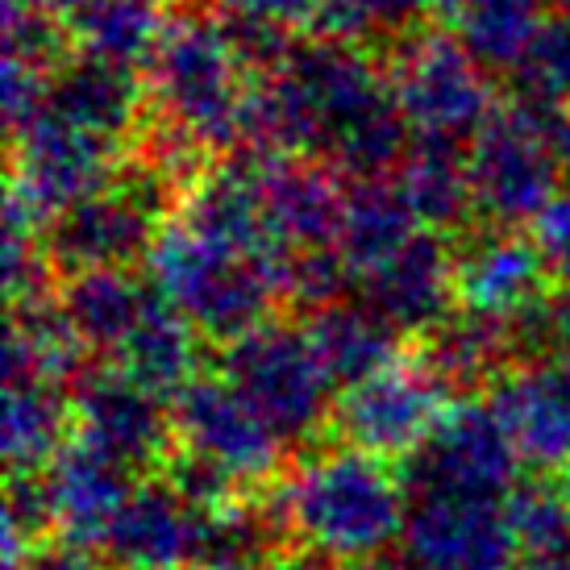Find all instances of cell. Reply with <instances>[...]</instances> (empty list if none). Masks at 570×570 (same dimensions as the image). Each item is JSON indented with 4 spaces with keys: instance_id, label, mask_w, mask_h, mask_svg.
I'll return each instance as SVG.
<instances>
[{
    "instance_id": "8fae6325",
    "label": "cell",
    "mask_w": 570,
    "mask_h": 570,
    "mask_svg": "<svg viewBox=\"0 0 570 570\" xmlns=\"http://www.w3.org/2000/svg\"><path fill=\"white\" fill-rule=\"evenodd\" d=\"M171 421L179 450L213 462L246 495L267 488L279 471L284 442L225 375H200L196 383H188L171 400Z\"/></svg>"
},
{
    "instance_id": "5b68a950",
    "label": "cell",
    "mask_w": 570,
    "mask_h": 570,
    "mask_svg": "<svg viewBox=\"0 0 570 570\" xmlns=\"http://www.w3.org/2000/svg\"><path fill=\"white\" fill-rule=\"evenodd\" d=\"M222 375L284 445H308L333 433L337 383L321 363L308 330L284 321L258 325L222 350Z\"/></svg>"
},
{
    "instance_id": "ba28073f",
    "label": "cell",
    "mask_w": 570,
    "mask_h": 570,
    "mask_svg": "<svg viewBox=\"0 0 570 570\" xmlns=\"http://www.w3.org/2000/svg\"><path fill=\"white\" fill-rule=\"evenodd\" d=\"M521 450L491 404L466 400L445 412L429 442L400 462L409 500H483L508 504L521 483Z\"/></svg>"
},
{
    "instance_id": "1f68e13d",
    "label": "cell",
    "mask_w": 570,
    "mask_h": 570,
    "mask_svg": "<svg viewBox=\"0 0 570 570\" xmlns=\"http://www.w3.org/2000/svg\"><path fill=\"white\" fill-rule=\"evenodd\" d=\"M517 96L541 105H570V17H550L524 63L512 71Z\"/></svg>"
},
{
    "instance_id": "d590c367",
    "label": "cell",
    "mask_w": 570,
    "mask_h": 570,
    "mask_svg": "<svg viewBox=\"0 0 570 570\" xmlns=\"http://www.w3.org/2000/svg\"><path fill=\"white\" fill-rule=\"evenodd\" d=\"M267 570H350V567H342V562H333L325 554H313V550H287Z\"/></svg>"
},
{
    "instance_id": "83f0119b",
    "label": "cell",
    "mask_w": 570,
    "mask_h": 570,
    "mask_svg": "<svg viewBox=\"0 0 570 570\" xmlns=\"http://www.w3.org/2000/svg\"><path fill=\"white\" fill-rule=\"evenodd\" d=\"M416 234H421V222H416V213L404 200L396 179H354L346 188L337 250L346 254L354 279H363L366 271L387 263Z\"/></svg>"
},
{
    "instance_id": "4dcf8cb0",
    "label": "cell",
    "mask_w": 570,
    "mask_h": 570,
    "mask_svg": "<svg viewBox=\"0 0 570 570\" xmlns=\"http://www.w3.org/2000/svg\"><path fill=\"white\" fill-rule=\"evenodd\" d=\"M508 521L524 554H554L570 541V491L554 479H521L508 495Z\"/></svg>"
},
{
    "instance_id": "74e56055",
    "label": "cell",
    "mask_w": 570,
    "mask_h": 570,
    "mask_svg": "<svg viewBox=\"0 0 570 570\" xmlns=\"http://www.w3.org/2000/svg\"><path fill=\"white\" fill-rule=\"evenodd\" d=\"M517 570H570V550H554V554H524Z\"/></svg>"
},
{
    "instance_id": "e0dca14e",
    "label": "cell",
    "mask_w": 570,
    "mask_h": 570,
    "mask_svg": "<svg viewBox=\"0 0 570 570\" xmlns=\"http://www.w3.org/2000/svg\"><path fill=\"white\" fill-rule=\"evenodd\" d=\"M488 404L504 421L512 442L529 466L541 475L570 471V363L541 358V363L512 366L504 380L488 392Z\"/></svg>"
},
{
    "instance_id": "603a6c76",
    "label": "cell",
    "mask_w": 570,
    "mask_h": 570,
    "mask_svg": "<svg viewBox=\"0 0 570 570\" xmlns=\"http://www.w3.org/2000/svg\"><path fill=\"white\" fill-rule=\"evenodd\" d=\"M412 205L416 222L429 229H454L475 213V188H471V146L445 142V138H421L412 134L404 163L392 175Z\"/></svg>"
},
{
    "instance_id": "f546056e",
    "label": "cell",
    "mask_w": 570,
    "mask_h": 570,
    "mask_svg": "<svg viewBox=\"0 0 570 570\" xmlns=\"http://www.w3.org/2000/svg\"><path fill=\"white\" fill-rule=\"evenodd\" d=\"M429 13H438V0H325L317 13V38L366 47V42H404Z\"/></svg>"
},
{
    "instance_id": "7402d4cb",
    "label": "cell",
    "mask_w": 570,
    "mask_h": 570,
    "mask_svg": "<svg viewBox=\"0 0 570 570\" xmlns=\"http://www.w3.org/2000/svg\"><path fill=\"white\" fill-rule=\"evenodd\" d=\"M59 304L88 354H117L159 304V287L155 279L134 275V267L83 271L63 284Z\"/></svg>"
},
{
    "instance_id": "277c9868",
    "label": "cell",
    "mask_w": 570,
    "mask_h": 570,
    "mask_svg": "<svg viewBox=\"0 0 570 570\" xmlns=\"http://www.w3.org/2000/svg\"><path fill=\"white\" fill-rule=\"evenodd\" d=\"M570 171V109L512 96L471 142L475 213L500 229L538 225Z\"/></svg>"
},
{
    "instance_id": "5bb4252c",
    "label": "cell",
    "mask_w": 570,
    "mask_h": 570,
    "mask_svg": "<svg viewBox=\"0 0 570 570\" xmlns=\"http://www.w3.org/2000/svg\"><path fill=\"white\" fill-rule=\"evenodd\" d=\"M208 524L213 512L188 504L167 479H142L112 517L96 554L105 570H196Z\"/></svg>"
},
{
    "instance_id": "d6986e66",
    "label": "cell",
    "mask_w": 570,
    "mask_h": 570,
    "mask_svg": "<svg viewBox=\"0 0 570 570\" xmlns=\"http://www.w3.org/2000/svg\"><path fill=\"white\" fill-rule=\"evenodd\" d=\"M146 105V83L138 80V71L126 63H109L96 55H80L67 59L47 88V105L42 109L50 117H59L67 126L92 134L109 146H126L134 134L138 117Z\"/></svg>"
},
{
    "instance_id": "8d00e7d4",
    "label": "cell",
    "mask_w": 570,
    "mask_h": 570,
    "mask_svg": "<svg viewBox=\"0 0 570 570\" xmlns=\"http://www.w3.org/2000/svg\"><path fill=\"white\" fill-rule=\"evenodd\" d=\"M9 4L26 9V13L50 17V21H71V17L80 13L88 0H9Z\"/></svg>"
},
{
    "instance_id": "d6a6232c",
    "label": "cell",
    "mask_w": 570,
    "mask_h": 570,
    "mask_svg": "<svg viewBox=\"0 0 570 570\" xmlns=\"http://www.w3.org/2000/svg\"><path fill=\"white\" fill-rule=\"evenodd\" d=\"M354 284H358V279H354L346 254L337 250V246L296 254L284 275V292L301 304V308H308V317L321 313V308H330V304L346 301V292Z\"/></svg>"
},
{
    "instance_id": "d4e9b609",
    "label": "cell",
    "mask_w": 570,
    "mask_h": 570,
    "mask_svg": "<svg viewBox=\"0 0 570 570\" xmlns=\"http://www.w3.org/2000/svg\"><path fill=\"white\" fill-rule=\"evenodd\" d=\"M76 442L71 387L50 380H9L4 387V459L13 471H47Z\"/></svg>"
},
{
    "instance_id": "ac0fdd59",
    "label": "cell",
    "mask_w": 570,
    "mask_h": 570,
    "mask_svg": "<svg viewBox=\"0 0 570 570\" xmlns=\"http://www.w3.org/2000/svg\"><path fill=\"white\" fill-rule=\"evenodd\" d=\"M263 205L287 254L325 250L342 238L346 188L330 163L263 155Z\"/></svg>"
},
{
    "instance_id": "6da1fadb",
    "label": "cell",
    "mask_w": 570,
    "mask_h": 570,
    "mask_svg": "<svg viewBox=\"0 0 570 570\" xmlns=\"http://www.w3.org/2000/svg\"><path fill=\"white\" fill-rule=\"evenodd\" d=\"M275 500L292 546L342 567H371L392 554L412 508L400 466L350 445L296 462V471L275 483Z\"/></svg>"
},
{
    "instance_id": "7a4b0ae2",
    "label": "cell",
    "mask_w": 570,
    "mask_h": 570,
    "mask_svg": "<svg viewBox=\"0 0 570 570\" xmlns=\"http://www.w3.org/2000/svg\"><path fill=\"white\" fill-rule=\"evenodd\" d=\"M146 92L163 117V129L208 150H229L246 142V109H250V67L242 63L229 42L222 17L179 13L150 55Z\"/></svg>"
},
{
    "instance_id": "2e32d148",
    "label": "cell",
    "mask_w": 570,
    "mask_h": 570,
    "mask_svg": "<svg viewBox=\"0 0 570 570\" xmlns=\"http://www.w3.org/2000/svg\"><path fill=\"white\" fill-rule=\"evenodd\" d=\"M358 301L371 304L392 330L429 333L454 313L459 284H454V250L438 229H421L409 246H400L387 263L366 271L358 279Z\"/></svg>"
},
{
    "instance_id": "ffe728a7",
    "label": "cell",
    "mask_w": 570,
    "mask_h": 570,
    "mask_svg": "<svg viewBox=\"0 0 570 570\" xmlns=\"http://www.w3.org/2000/svg\"><path fill=\"white\" fill-rule=\"evenodd\" d=\"M42 479H47L50 512H55V538L83 546V550H100L112 517L121 512L129 491L138 488L129 471L96 454L80 438L50 462Z\"/></svg>"
},
{
    "instance_id": "8992f818",
    "label": "cell",
    "mask_w": 570,
    "mask_h": 570,
    "mask_svg": "<svg viewBox=\"0 0 570 570\" xmlns=\"http://www.w3.org/2000/svg\"><path fill=\"white\" fill-rule=\"evenodd\" d=\"M171 179L150 163L126 167L112 184L92 191L88 200L71 205L42 229V246L55 271L83 275V271L134 267L150 258L155 242L167 229V196Z\"/></svg>"
},
{
    "instance_id": "30bf717a",
    "label": "cell",
    "mask_w": 570,
    "mask_h": 570,
    "mask_svg": "<svg viewBox=\"0 0 570 570\" xmlns=\"http://www.w3.org/2000/svg\"><path fill=\"white\" fill-rule=\"evenodd\" d=\"M450 392L416 363H392L380 375L342 387L333 409V438L371 459L404 462L429 442L450 412Z\"/></svg>"
},
{
    "instance_id": "4316f807",
    "label": "cell",
    "mask_w": 570,
    "mask_h": 570,
    "mask_svg": "<svg viewBox=\"0 0 570 570\" xmlns=\"http://www.w3.org/2000/svg\"><path fill=\"white\" fill-rule=\"evenodd\" d=\"M112 366H121L129 380L171 404L188 383L205 375L200 371V333L191 330L159 292V304L129 333L126 346L112 354Z\"/></svg>"
},
{
    "instance_id": "e575fe53",
    "label": "cell",
    "mask_w": 570,
    "mask_h": 570,
    "mask_svg": "<svg viewBox=\"0 0 570 570\" xmlns=\"http://www.w3.org/2000/svg\"><path fill=\"white\" fill-rule=\"evenodd\" d=\"M13 570H105L96 550H83V546H71L63 538L38 541L26 550V562Z\"/></svg>"
},
{
    "instance_id": "f1b7e54d",
    "label": "cell",
    "mask_w": 570,
    "mask_h": 570,
    "mask_svg": "<svg viewBox=\"0 0 570 570\" xmlns=\"http://www.w3.org/2000/svg\"><path fill=\"white\" fill-rule=\"evenodd\" d=\"M167 26H171L167 0H88L71 17V33L83 55L126 67L150 63Z\"/></svg>"
},
{
    "instance_id": "3957f363",
    "label": "cell",
    "mask_w": 570,
    "mask_h": 570,
    "mask_svg": "<svg viewBox=\"0 0 570 570\" xmlns=\"http://www.w3.org/2000/svg\"><path fill=\"white\" fill-rule=\"evenodd\" d=\"M146 263L163 301L205 342L222 346H234L250 330L267 325L271 304L284 292V279L271 263L238 246L205 238L179 217L167 222Z\"/></svg>"
},
{
    "instance_id": "9a60e30c",
    "label": "cell",
    "mask_w": 570,
    "mask_h": 570,
    "mask_svg": "<svg viewBox=\"0 0 570 570\" xmlns=\"http://www.w3.org/2000/svg\"><path fill=\"white\" fill-rule=\"evenodd\" d=\"M550 258L521 229H479L454 250L459 304L483 317L512 321L524 308L550 301Z\"/></svg>"
},
{
    "instance_id": "4fadbf2b",
    "label": "cell",
    "mask_w": 570,
    "mask_h": 570,
    "mask_svg": "<svg viewBox=\"0 0 570 570\" xmlns=\"http://www.w3.org/2000/svg\"><path fill=\"white\" fill-rule=\"evenodd\" d=\"M396 554L404 570H517L521 541L504 504L412 500Z\"/></svg>"
},
{
    "instance_id": "7c38bea8",
    "label": "cell",
    "mask_w": 570,
    "mask_h": 570,
    "mask_svg": "<svg viewBox=\"0 0 570 570\" xmlns=\"http://www.w3.org/2000/svg\"><path fill=\"white\" fill-rule=\"evenodd\" d=\"M117 146L100 142L83 129L67 126L47 109L33 112V121L13 134V191L9 200L30 217L50 225L59 213L88 200L92 191L117 179Z\"/></svg>"
},
{
    "instance_id": "ab89813d",
    "label": "cell",
    "mask_w": 570,
    "mask_h": 570,
    "mask_svg": "<svg viewBox=\"0 0 570 570\" xmlns=\"http://www.w3.org/2000/svg\"><path fill=\"white\" fill-rule=\"evenodd\" d=\"M562 483H567V491H570V471H562Z\"/></svg>"
},
{
    "instance_id": "44dd1931",
    "label": "cell",
    "mask_w": 570,
    "mask_h": 570,
    "mask_svg": "<svg viewBox=\"0 0 570 570\" xmlns=\"http://www.w3.org/2000/svg\"><path fill=\"white\" fill-rule=\"evenodd\" d=\"M416 363L442 383L450 400H475L488 396L517 366V346H512L508 321L454 308L442 325L421 333Z\"/></svg>"
},
{
    "instance_id": "484cf974",
    "label": "cell",
    "mask_w": 570,
    "mask_h": 570,
    "mask_svg": "<svg viewBox=\"0 0 570 570\" xmlns=\"http://www.w3.org/2000/svg\"><path fill=\"white\" fill-rule=\"evenodd\" d=\"M308 337L337 387H354L400 363V333L363 301H337L313 313Z\"/></svg>"
},
{
    "instance_id": "9c48e42d",
    "label": "cell",
    "mask_w": 570,
    "mask_h": 570,
    "mask_svg": "<svg viewBox=\"0 0 570 570\" xmlns=\"http://www.w3.org/2000/svg\"><path fill=\"white\" fill-rule=\"evenodd\" d=\"M71 412L76 438L134 479L146 471H167V462L179 450L171 404L146 392L142 383H134L112 363L83 366V375L71 383Z\"/></svg>"
},
{
    "instance_id": "836d02e7",
    "label": "cell",
    "mask_w": 570,
    "mask_h": 570,
    "mask_svg": "<svg viewBox=\"0 0 570 570\" xmlns=\"http://www.w3.org/2000/svg\"><path fill=\"white\" fill-rule=\"evenodd\" d=\"M321 4L325 0H225V13L267 21L279 30H296V26H317Z\"/></svg>"
},
{
    "instance_id": "cb8c5ba5",
    "label": "cell",
    "mask_w": 570,
    "mask_h": 570,
    "mask_svg": "<svg viewBox=\"0 0 570 570\" xmlns=\"http://www.w3.org/2000/svg\"><path fill=\"white\" fill-rule=\"evenodd\" d=\"M550 0H438V13L450 21V38L475 55L488 71H517L546 30Z\"/></svg>"
},
{
    "instance_id": "f35d334b",
    "label": "cell",
    "mask_w": 570,
    "mask_h": 570,
    "mask_svg": "<svg viewBox=\"0 0 570 570\" xmlns=\"http://www.w3.org/2000/svg\"><path fill=\"white\" fill-rule=\"evenodd\" d=\"M550 9H554V17H570V0H550Z\"/></svg>"
},
{
    "instance_id": "52a82bcc",
    "label": "cell",
    "mask_w": 570,
    "mask_h": 570,
    "mask_svg": "<svg viewBox=\"0 0 570 570\" xmlns=\"http://www.w3.org/2000/svg\"><path fill=\"white\" fill-rule=\"evenodd\" d=\"M387 83L396 109L421 138L471 146L500 109L491 100L488 67L475 63L459 38L438 30H421L400 42Z\"/></svg>"
}]
</instances>
